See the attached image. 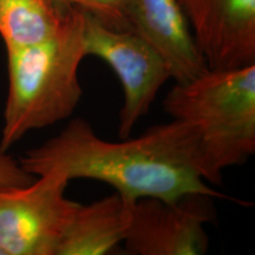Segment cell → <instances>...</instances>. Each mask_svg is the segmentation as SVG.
Masks as SVG:
<instances>
[{
	"label": "cell",
	"instance_id": "1",
	"mask_svg": "<svg viewBox=\"0 0 255 255\" xmlns=\"http://www.w3.org/2000/svg\"><path fill=\"white\" fill-rule=\"evenodd\" d=\"M28 174L58 173L95 180L128 200H177L189 194L228 197L203 180L195 133L180 121L152 126L135 138L107 141L88 121L73 119L59 133L19 158Z\"/></svg>",
	"mask_w": 255,
	"mask_h": 255
},
{
	"label": "cell",
	"instance_id": "2",
	"mask_svg": "<svg viewBox=\"0 0 255 255\" xmlns=\"http://www.w3.org/2000/svg\"><path fill=\"white\" fill-rule=\"evenodd\" d=\"M84 12L71 8L55 34L33 45L6 50L8 89L0 148L8 151L28 132L69 119L82 100L79 68Z\"/></svg>",
	"mask_w": 255,
	"mask_h": 255
},
{
	"label": "cell",
	"instance_id": "3",
	"mask_svg": "<svg viewBox=\"0 0 255 255\" xmlns=\"http://www.w3.org/2000/svg\"><path fill=\"white\" fill-rule=\"evenodd\" d=\"M163 109L193 130L203 180L220 186L222 175L255 154V64L207 69L175 83Z\"/></svg>",
	"mask_w": 255,
	"mask_h": 255
},
{
	"label": "cell",
	"instance_id": "4",
	"mask_svg": "<svg viewBox=\"0 0 255 255\" xmlns=\"http://www.w3.org/2000/svg\"><path fill=\"white\" fill-rule=\"evenodd\" d=\"M58 173L0 190V255H57L79 203L66 197Z\"/></svg>",
	"mask_w": 255,
	"mask_h": 255
},
{
	"label": "cell",
	"instance_id": "5",
	"mask_svg": "<svg viewBox=\"0 0 255 255\" xmlns=\"http://www.w3.org/2000/svg\"><path fill=\"white\" fill-rule=\"evenodd\" d=\"M83 37L87 57L103 60L122 84L124 101L119 115V135L120 138L129 137L171 78L170 70L135 31L110 27L85 12Z\"/></svg>",
	"mask_w": 255,
	"mask_h": 255
},
{
	"label": "cell",
	"instance_id": "6",
	"mask_svg": "<svg viewBox=\"0 0 255 255\" xmlns=\"http://www.w3.org/2000/svg\"><path fill=\"white\" fill-rule=\"evenodd\" d=\"M213 199L189 194L177 200L144 197L133 202L123 240L130 255H202L208 252L206 226L213 220Z\"/></svg>",
	"mask_w": 255,
	"mask_h": 255
},
{
	"label": "cell",
	"instance_id": "7",
	"mask_svg": "<svg viewBox=\"0 0 255 255\" xmlns=\"http://www.w3.org/2000/svg\"><path fill=\"white\" fill-rule=\"evenodd\" d=\"M209 69L255 64V0H177Z\"/></svg>",
	"mask_w": 255,
	"mask_h": 255
},
{
	"label": "cell",
	"instance_id": "8",
	"mask_svg": "<svg viewBox=\"0 0 255 255\" xmlns=\"http://www.w3.org/2000/svg\"><path fill=\"white\" fill-rule=\"evenodd\" d=\"M126 18L128 27L163 58L175 83L208 69L177 0H128Z\"/></svg>",
	"mask_w": 255,
	"mask_h": 255
},
{
	"label": "cell",
	"instance_id": "9",
	"mask_svg": "<svg viewBox=\"0 0 255 255\" xmlns=\"http://www.w3.org/2000/svg\"><path fill=\"white\" fill-rule=\"evenodd\" d=\"M135 201L115 191L89 205L79 203L57 255H107L123 244Z\"/></svg>",
	"mask_w": 255,
	"mask_h": 255
},
{
	"label": "cell",
	"instance_id": "10",
	"mask_svg": "<svg viewBox=\"0 0 255 255\" xmlns=\"http://www.w3.org/2000/svg\"><path fill=\"white\" fill-rule=\"evenodd\" d=\"M70 9L58 0H0V37L5 49L45 40L59 30Z\"/></svg>",
	"mask_w": 255,
	"mask_h": 255
},
{
	"label": "cell",
	"instance_id": "11",
	"mask_svg": "<svg viewBox=\"0 0 255 255\" xmlns=\"http://www.w3.org/2000/svg\"><path fill=\"white\" fill-rule=\"evenodd\" d=\"M70 8H77L114 28H129L126 18L128 0H58Z\"/></svg>",
	"mask_w": 255,
	"mask_h": 255
},
{
	"label": "cell",
	"instance_id": "12",
	"mask_svg": "<svg viewBox=\"0 0 255 255\" xmlns=\"http://www.w3.org/2000/svg\"><path fill=\"white\" fill-rule=\"evenodd\" d=\"M36 178L23 168L20 161L0 148V190L31 183Z\"/></svg>",
	"mask_w": 255,
	"mask_h": 255
}]
</instances>
